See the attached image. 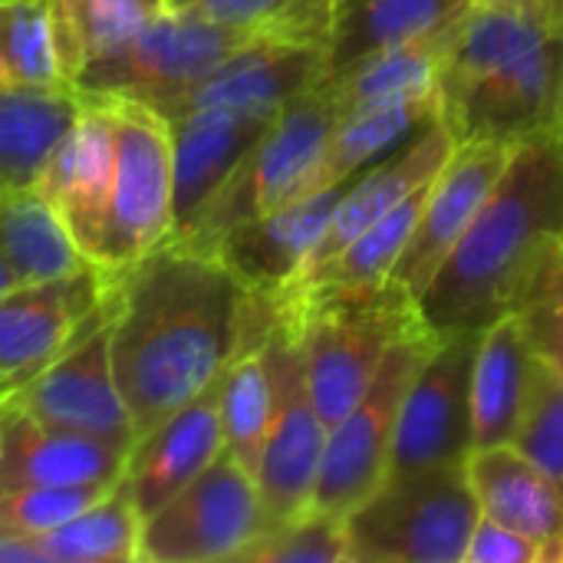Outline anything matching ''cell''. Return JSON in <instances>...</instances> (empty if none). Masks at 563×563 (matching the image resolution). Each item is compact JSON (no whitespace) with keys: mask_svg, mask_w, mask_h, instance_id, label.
Instances as JSON below:
<instances>
[{"mask_svg":"<svg viewBox=\"0 0 563 563\" xmlns=\"http://www.w3.org/2000/svg\"><path fill=\"white\" fill-rule=\"evenodd\" d=\"M106 307L112 369L135 439L218 383L274 323V300L247 294L218 257L172 241L106 271Z\"/></svg>","mask_w":563,"mask_h":563,"instance_id":"cell-1","label":"cell"},{"mask_svg":"<svg viewBox=\"0 0 563 563\" xmlns=\"http://www.w3.org/2000/svg\"><path fill=\"white\" fill-rule=\"evenodd\" d=\"M563 241V135L558 129L525 139L495 191L452 247L419 310L435 336L482 333L511 313Z\"/></svg>","mask_w":563,"mask_h":563,"instance_id":"cell-2","label":"cell"},{"mask_svg":"<svg viewBox=\"0 0 563 563\" xmlns=\"http://www.w3.org/2000/svg\"><path fill=\"white\" fill-rule=\"evenodd\" d=\"M297 333L307 383L327 432L340 422L389 350L426 330L419 297L399 280L366 284H313L274 300Z\"/></svg>","mask_w":563,"mask_h":563,"instance_id":"cell-3","label":"cell"},{"mask_svg":"<svg viewBox=\"0 0 563 563\" xmlns=\"http://www.w3.org/2000/svg\"><path fill=\"white\" fill-rule=\"evenodd\" d=\"M478 518L465 462L389 472L343 515L346 563H465Z\"/></svg>","mask_w":563,"mask_h":563,"instance_id":"cell-4","label":"cell"},{"mask_svg":"<svg viewBox=\"0 0 563 563\" xmlns=\"http://www.w3.org/2000/svg\"><path fill=\"white\" fill-rule=\"evenodd\" d=\"M264 26L208 20L195 10H165L122 46L89 59L73 89L79 96L125 99L175 119L188 96Z\"/></svg>","mask_w":563,"mask_h":563,"instance_id":"cell-5","label":"cell"},{"mask_svg":"<svg viewBox=\"0 0 563 563\" xmlns=\"http://www.w3.org/2000/svg\"><path fill=\"white\" fill-rule=\"evenodd\" d=\"M333 122L336 112L323 89H310L287 102L214 191L195 224L181 238H172V244L211 254V247L238 224L307 198Z\"/></svg>","mask_w":563,"mask_h":563,"instance_id":"cell-6","label":"cell"},{"mask_svg":"<svg viewBox=\"0 0 563 563\" xmlns=\"http://www.w3.org/2000/svg\"><path fill=\"white\" fill-rule=\"evenodd\" d=\"M435 343L439 336L429 327L399 340L353 409L330 426L310 511L343 518L389 475L406 393Z\"/></svg>","mask_w":563,"mask_h":563,"instance_id":"cell-7","label":"cell"},{"mask_svg":"<svg viewBox=\"0 0 563 563\" xmlns=\"http://www.w3.org/2000/svg\"><path fill=\"white\" fill-rule=\"evenodd\" d=\"M106 99V96H96ZM115 129V168L99 271H119L172 238V129L158 112L106 99Z\"/></svg>","mask_w":563,"mask_h":563,"instance_id":"cell-8","label":"cell"},{"mask_svg":"<svg viewBox=\"0 0 563 563\" xmlns=\"http://www.w3.org/2000/svg\"><path fill=\"white\" fill-rule=\"evenodd\" d=\"M267 531L257 478L221 452L191 485L142 521L139 561L221 563Z\"/></svg>","mask_w":563,"mask_h":563,"instance_id":"cell-9","label":"cell"},{"mask_svg":"<svg viewBox=\"0 0 563 563\" xmlns=\"http://www.w3.org/2000/svg\"><path fill=\"white\" fill-rule=\"evenodd\" d=\"M264 353L274 379V412L254 478L271 531L310 511L327 445V422L313 406L297 333L277 307L271 333L264 336Z\"/></svg>","mask_w":563,"mask_h":563,"instance_id":"cell-10","label":"cell"},{"mask_svg":"<svg viewBox=\"0 0 563 563\" xmlns=\"http://www.w3.org/2000/svg\"><path fill=\"white\" fill-rule=\"evenodd\" d=\"M7 399L49 429L89 435L122 449L135 445L132 419L112 369L106 297L86 317L76 340Z\"/></svg>","mask_w":563,"mask_h":563,"instance_id":"cell-11","label":"cell"},{"mask_svg":"<svg viewBox=\"0 0 563 563\" xmlns=\"http://www.w3.org/2000/svg\"><path fill=\"white\" fill-rule=\"evenodd\" d=\"M478 336L482 333L439 336L406 393L389 472H422L468 462L475 449L472 373Z\"/></svg>","mask_w":563,"mask_h":563,"instance_id":"cell-12","label":"cell"},{"mask_svg":"<svg viewBox=\"0 0 563 563\" xmlns=\"http://www.w3.org/2000/svg\"><path fill=\"white\" fill-rule=\"evenodd\" d=\"M442 122L455 142L501 139L525 142L563 125V36L528 56L442 92Z\"/></svg>","mask_w":563,"mask_h":563,"instance_id":"cell-13","label":"cell"},{"mask_svg":"<svg viewBox=\"0 0 563 563\" xmlns=\"http://www.w3.org/2000/svg\"><path fill=\"white\" fill-rule=\"evenodd\" d=\"M79 99H82L79 115L43 162L33 191L56 211L76 251L96 267L106 238V214H109V191H112V168H115V129L106 99L96 96H79Z\"/></svg>","mask_w":563,"mask_h":563,"instance_id":"cell-14","label":"cell"},{"mask_svg":"<svg viewBox=\"0 0 563 563\" xmlns=\"http://www.w3.org/2000/svg\"><path fill=\"white\" fill-rule=\"evenodd\" d=\"M518 145L501 142V139L455 142L449 162L429 185L422 218L389 274L393 280L409 287L416 297L432 284V277L439 274L452 247L462 241V234L468 231V224L475 221V214L495 191Z\"/></svg>","mask_w":563,"mask_h":563,"instance_id":"cell-15","label":"cell"},{"mask_svg":"<svg viewBox=\"0 0 563 563\" xmlns=\"http://www.w3.org/2000/svg\"><path fill=\"white\" fill-rule=\"evenodd\" d=\"M106 297V271L16 284L0 294V396H10L49 366Z\"/></svg>","mask_w":563,"mask_h":563,"instance_id":"cell-16","label":"cell"},{"mask_svg":"<svg viewBox=\"0 0 563 563\" xmlns=\"http://www.w3.org/2000/svg\"><path fill=\"white\" fill-rule=\"evenodd\" d=\"M350 181L320 188L271 214L238 224L211 247V257H218L247 294L264 300L284 297L327 234V224Z\"/></svg>","mask_w":563,"mask_h":563,"instance_id":"cell-17","label":"cell"},{"mask_svg":"<svg viewBox=\"0 0 563 563\" xmlns=\"http://www.w3.org/2000/svg\"><path fill=\"white\" fill-rule=\"evenodd\" d=\"M261 33L234 49L185 102L188 109L221 106L244 112H280L287 102L323 82L327 46L297 40L280 16L261 20ZM178 112V115H181Z\"/></svg>","mask_w":563,"mask_h":563,"instance_id":"cell-18","label":"cell"},{"mask_svg":"<svg viewBox=\"0 0 563 563\" xmlns=\"http://www.w3.org/2000/svg\"><path fill=\"white\" fill-rule=\"evenodd\" d=\"M224 452L221 429V379L188 406L172 412L152 432L135 439L122 472V488L142 521L191 485Z\"/></svg>","mask_w":563,"mask_h":563,"instance_id":"cell-19","label":"cell"},{"mask_svg":"<svg viewBox=\"0 0 563 563\" xmlns=\"http://www.w3.org/2000/svg\"><path fill=\"white\" fill-rule=\"evenodd\" d=\"M452 148H455V135L439 115L429 125H422L412 139H406L399 148H393L389 155H383L379 162L363 168L346 185V191L327 224V234L320 238V244L310 254L297 284L307 274H313L317 267H323L327 261H333L343 247H350L369 224H376L383 214H389L399 201H406L412 191L429 185L449 162Z\"/></svg>","mask_w":563,"mask_h":563,"instance_id":"cell-20","label":"cell"},{"mask_svg":"<svg viewBox=\"0 0 563 563\" xmlns=\"http://www.w3.org/2000/svg\"><path fill=\"white\" fill-rule=\"evenodd\" d=\"M277 112H244V109H188L168 119L172 129V238H181L214 191L228 181L251 145L267 132ZM168 238V241H172Z\"/></svg>","mask_w":563,"mask_h":563,"instance_id":"cell-21","label":"cell"},{"mask_svg":"<svg viewBox=\"0 0 563 563\" xmlns=\"http://www.w3.org/2000/svg\"><path fill=\"white\" fill-rule=\"evenodd\" d=\"M129 449L49 429L0 396V492L30 485H119Z\"/></svg>","mask_w":563,"mask_h":563,"instance_id":"cell-22","label":"cell"},{"mask_svg":"<svg viewBox=\"0 0 563 563\" xmlns=\"http://www.w3.org/2000/svg\"><path fill=\"white\" fill-rule=\"evenodd\" d=\"M544 376L548 366L531 350L515 313H505L482 330L475 350V373H472L475 449L518 442L538 402Z\"/></svg>","mask_w":563,"mask_h":563,"instance_id":"cell-23","label":"cell"},{"mask_svg":"<svg viewBox=\"0 0 563 563\" xmlns=\"http://www.w3.org/2000/svg\"><path fill=\"white\" fill-rule=\"evenodd\" d=\"M459 20L442 30L422 33L416 40L369 53V56L356 59L353 66H346L343 73H336L333 79L320 82L317 89H323L330 96L336 119H346V115H356V112H366V109H376L386 102L439 92L442 73H445L449 53L455 43Z\"/></svg>","mask_w":563,"mask_h":563,"instance_id":"cell-24","label":"cell"},{"mask_svg":"<svg viewBox=\"0 0 563 563\" xmlns=\"http://www.w3.org/2000/svg\"><path fill=\"white\" fill-rule=\"evenodd\" d=\"M465 468L485 518L538 541H563V488L521 449H475Z\"/></svg>","mask_w":563,"mask_h":563,"instance_id":"cell-25","label":"cell"},{"mask_svg":"<svg viewBox=\"0 0 563 563\" xmlns=\"http://www.w3.org/2000/svg\"><path fill=\"white\" fill-rule=\"evenodd\" d=\"M468 0H333L323 82L356 59L455 23Z\"/></svg>","mask_w":563,"mask_h":563,"instance_id":"cell-26","label":"cell"},{"mask_svg":"<svg viewBox=\"0 0 563 563\" xmlns=\"http://www.w3.org/2000/svg\"><path fill=\"white\" fill-rule=\"evenodd\" d=\"M439 115H442V89L336 119L327 135V145L320 152V162H317V172L310 181V195L356 178L363 168H369L373 162H379L383 155L399 148L406 139H412L422 125H429Z\"/></svg>","mask_w":563,"mask_h":563,"instance_id":"cell-27","label":"cell"},{"mask_svg":"<svg viewBox=\"0 0 563 563\" xmlns=\"http://www.w3.org/2000/svg\"><path fill=\"white\" fill-rule=\"evenodd\" d=\"M558 36H563V20L558 16L468 3V10L459 20L455 43L442 73V92L468 86Z\"/></svg>","mask_w":563,"mask_h":563,"instance_id":"cell-28","label":"cell"},{"mask_svg":"<svg viewBox=\"0 0 563 563\" xmlns=\"http://www.w3.org/2000/svg\"><path fill=\"white\" fill-rule=\"evenodd\" d=\"M79 106L76 89L0 86V188H33Z\"/></svg>","mask_w":563,"mask_h":563,"instance_id":"cell-29","label":"cell"},{"mask_svg":"<svg viewBox=\"0 0 563 563\" xmlns=\"http://www.w3.org/2000/svg\"><path fill=\"white\" fill-rule=\"evenodd\" d=\"M0 257L23 284L92 267L33 188H0Z\"/></svg>","mask_w":563,"mask_h":563,"instance_id":"cell-30","label":"cell"},{"mask_svg":"<svg viewBox=\"0 0 563 563\" xmlns=\"http://www.w3.org/2000/svg\"><path fill=\"white\" fill-rule=\"evenodd\" d=\"M56 33V49L66 69L69 86L79 69L122 46L158 13L168 10V0H46Z\"/></svg>","mask_w":563,"mask_h":563,"instance_id":"cell-31","label":"cell"},{"mask_svg":"<svg viewBox=\"0 0 563 563\" xmlns=\"http://www.w3.org/2000/svg\"><path fill=\"white\" fill-rule=\"evenodd\" d=\"M46 563H129L139 561L142 515L122 485L82 515L36 538Z\"/></svg>","mask_w":563,"mask_h":563,"instance_id":"cell-32","label":"cell"},{"mask_svg":"<svg viewBox=\"0 0 563 563\" xmlns=\"http://www.w3.org/2000/svg\"><path fill=\"white\" fill-rule=\"evenodd\" d=\"M274 412V379L264 343L241 350L221 373V429L224 452L257 475Z\"/></svg>","mask_w":563,"mask_h":563,"instance_id":"cell-33","label":"cell"},{"mask_svg":"<svg viewBox=\"0 0 563 563\" xmlns=\"http://www.w3.org/2000/svg\"><path fill=\"white\" fill-rule=\"evenodd\" d=\"M0 86L73 89L56 49L46 0L0 3Z\"/></svg>","mask_w":563,"mask_h":563,"instance_id":"cell-34","label":"cell"},{"mask_svg":"<svg viewBox=\"0 0 563 563\" xmlns=\"http://www.w3.org/2000/svg\"><path fill=\"white\" fill-rule=\"evenodd\" d=\"M429 185H422L406 201H399L389 214H383L376 224H369L350 247H343L333 261H327L323 267H317L313 274H307L287 294L303 290V287H313V284H366V280H386L393 274L396 261L402 257L409 238L416 234V224L422 218V205H426Z\"/></svg>","mask_w":563,"mask_h":563,"instance_id":"cell-35","label":"cell"},{"mask_svg":"<svg viewBox=\"0 0 563 563\" xmlns=\"http://www.w3.org/2000/svg\"><path fill=\"white\" fill-rule=\"evenodd\" d=\"M115 485H30L0 492V538H43L89 505L102 501Z\"/></svg>","mask_w":563,"mask_h":563,"instance_id":"cell-36","label":"cell"},{"mask_svg":"<svg viewBox=\"0 0 563 563\" xmlns=\"http://www.w3.org/2000/svg\"><path fill=\"white\" fill-rule=\"evenodd\" d=\"M238 563H346L343 518L307 511L264 531L238 554Z\"/></svg>","mask_w":563,"mask_h":563,"instance_id":"cell-37","label":"cell"},{"mask_svg":"<svg viewBox=\"0 0 563 563\" xmlns=\"http://www.w3.org/2000/svg\"><path fill=\"white\" fill-rule=\"evenodd\" d=\"M511 313L538 360L563 379V241L538 267Z\"/></svg>","mask_w":563,"mask_h":563,"instance_id":"cell-38","label":"cell"},{"mask_svg":"<svg viewBox=\"0 0 563 563\" xmlns=\"http://www.w3.org/2000/svg\"><path fill=\"white\" fill-rule=\"evenodd\" d=\"M531 462H538L563 488V379L548 369L538 402L515 442Z\"/></svg>","mask_w":563,"mask_h":563,"instance_id":"cell-39","label":"cell"},{"mask_svg":"<svg viewBox=\"0 0 563 563\" xmlns=\"http://www.w3.org/2000/svg\"><path fill=\"white\" fill-rule=\"evenodd\" d=\"M465 563H563V541H538L492 518H478Z\"/></svg>","mask_w":563,"mask_h":563,"instance_id":"cell-40","label":"cell"},{"mask_svg":"<svg viewBox=\"0 0 563 563\" xmlns=\"http://www.w3.org/2000/svg\"><path fill=\"white\" fill-rule=\"evenodd\" d=\"M294 0H195L188 10L208 16V20H221V23H238V26H254L267 16H274L277 10H284Z\"/></svg>","mask_w":563,"mask_h":563,"instance_id":"cell-41","label":"cell"},{"mask_svg":"<svg viewBox=\"0 0 563 563\" xmlns=\"http://www.w3.org/2000/svg\"><path fill=\"white\" fill-rule=\"evenodd\" d=\"M0 563H46L36 538H0Z\"/></svg>","mask_w":563,"mask_h":563,"instance_id":"cell-42","label":"cell"},{"mask_svg":"<svg viewBox=\"0 0 563 563\" xmlns=\"http://www.w3.org/2000/svg\"><path fill=\"white\" fill-rule=\"evenodd\" d=\"M472 7H495V10H531L563 20V0H468Z\"/></svg>","mask_w":563,"mask_h":563,"instance_id":"cell-43","label":"cell"},{"mask_svg":"<svg viewBox=\"0 0 563 563\" xmlns=\"http://www.w3.org/2000/svg\"><path fill=\"white\" fill-rule=\"evenodd\" d=\"M16 284H23V280H20V274H16V271H13V267H10V264L0 257V294L13 290Z\"/></svg>","mask_w":563,"mask_h":563,"instance_id":"cell-44","label":"cell"},{"mask_svg":"<svg viewBox=\"0 0 563 563\" xmlns=\"http://www.w3.org/2000/svg\"><path fill=\"white\" fill-rule=\"evenodd\" d=\"M191 3H195V0H168L172 10H185V7H191Z\"/></svg>","mask_w":563,"mask_h":563,"instance_id":"cell-45","label":"cell"},{"mask_svg":"<svg viewBox=\"0 0 563 563\" xmlns=\"http://www.w3.org/2000/svg\"><path fill=\"white\" fill-rule=\"evenodd\" d=\"M0 3H23V0H0Z\"/></svg>","mask_w":563,"mask_h":563,"instance_id":"cell-46","label":"cell"},{"mask_svg":"<svg viewBox=\"0 0 563 563\" xmlns=\"http://www.w3.org/2000/svg\"><path fill=\"white\" fill-rule=\"evenodd\" d=\"M561 135H563V125H561Z\"/></svg>","mask_w":563,"mask_h":563,"instance_id":"cell-47","label":"cell"}]
</instances>
